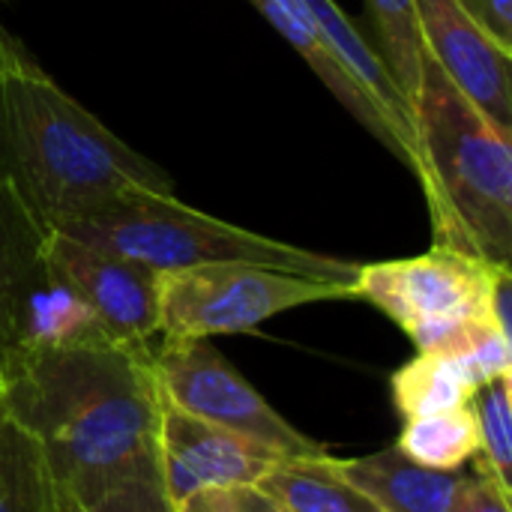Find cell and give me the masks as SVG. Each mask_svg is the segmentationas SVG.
<instances>
[{"label": "cell", "instance_id": "1", "mask_svg": "<svg viewBox=\"0 0 512 512\" xmlns=\"http://www.w3.org/2000/svg\"><path fill=\"white\" fill-rule=\"evenodd\" d=\"M3 402L42 447L63 512L159 477L153 351L111 339L27 348L9 366Z\"/></svg>", "mask_w": 512, "mask_h": 512}, {"label": "cell", "instance_id": "2", "mask_svg": "<svg viewBox=\"0 0 512 512\" xmlns=\"http://www.w3.org/2000/svg\"><path fill=\"white\" fill-rule=\"evenodd\" d=\"M0 129L12 162L6 180L42 228L87 216L132 189H174L156 162L117 138L36 63L0 81Z\"/></svg>", "mask_w": 512, "mask_h": 512}, {"label": "cell", "instance_id": "3", "mask_svg": "<svg viewBox=\"0 0 512 512\" xmlns=\"http://www.w3.org/2000/svg\"><path fill=\"white\" fill-rule=\"evenodd\" d=\"M411 120L435 246L512 270V126L480 111L429 54Z\"/></svg>", "mask_w": 512, "mask_h": 512}, {"label": "cell", "instance_id": "4", "mask_svg": "<svg viewBox=\"0 0 512 512\" xmlns=\"http://www.w3.org/2000/svg\"><path fill=\"white\" fill-rule=\"evenodd\" d=\"M54 231L87 243L93 249L138 261L156 273L186 270L198 264H258L318 282H333L351 288L360 273L357 261L333 258L324 252L300 249L210 213H201L171 192L132 189L123 192L87 216L54 225Z\"/></svg>", "mask_w": 512, "mask_h": 512}, {"label": "cell", "instance_id": "5", "mask_svg": "<svg viewBox=\"0 0 512 512\" xmlns=\"http://www.w3.org/2000/svg\"><path fill=\"white\" fill-rule=\"evenodd\" d=\"M512 270L432 246L417 258L360 264L354 297L381 309L417 354L471 357L492 336H510Z\"/></svg>", "mask_w": 512, "mask_h": 512}, {"label": "cell", "instance_id": "6", "mask_svg": "<svg viewBox=\"0 0 512 512\" xmlns=\"http://www.w3.org/2000/svg\"><path fill=\"white\" fill-rule=\"evenodd\" d=\"M351 288L258 264H198L159 273V342L246 333L297 306L345 300Z\"/></svg>", "mask_w": 512, "mask_h": 512}, {"label": "cell", "instance_id": "7", "mask_svg": "<svg viewBox=\"0 0 512 512\" xmlns=\"http://www.w3.org/2000/svg\"><path fill=\"white\" fill-rule=\"evenodd\" d=\"M153 378L168 405L267 444L285 459L324 456L327 450L291 426L273 405L213 348L210 339L156 342Z\"/></svg>", "mask_w": 512, "mask_h": 512}, {"label": "cell", "instance_id": "8", "mask_svg": "<svg viewBox=\"0 0 512 512\" xmlns=\"http://www.w3.org/2000/svg\"><path fill=\"white\" fill-rule=\"evenodd\" d=\"M45 273L96 318L102 333L135 351L159 342V273L45 228L39 243Z\"/></svg>", "mask_w": 512, "mask_h": 512}, {"label": "cell", "instance_id": "9", "mask_svg": "<svg viewBox=\"0 0 512 512\" xmlns=\"http://www.w3.org/2000/svg\"><path fill=\"white\" fill-rule=\"evenodd\" d=\"M279 459L285 456L267 444L192 417L165 399L159 405V477L174 507L204 489L258 486Z\"/></svg>", "mask_w": 512, "mask_h": 512}, {"label": "cell", "instance_id": "10", "mask_svg": "<svg viewBox=\"0 0 512 512\" xmlns=\"http://www.w3.org/2000/svg\"><path fill=\"white\" fill-rule=\"evenodd\" d=\"M426 54L489 117L512 126L510 45L465 0H414Z\"/></svg>", "mask_w": 512, "mask_h": 512}, {"label": "cell", "instance_id": "11", "mask_svg": "<svg viewBox=\"0 0 512 512\" xmlns=\"http://www.w3.org/2000/svg\"><path fill=\"white\" fill-rule=\"evenodd\" d=\"M45 228L21 195L0 177V390L21 348V321L30 294L45 282L39 255Z\"/></svg>", "mask_w": 512, "mask_h": 512}, {"label": "cell", "instance_id": "12", "mask_svg": "<svg viewBox=\"0 0 512 512\" xmlns=\"http://www.w3.org/2000/svg\"><path fill=\"white\" fill-rule=\"evenodd\" d=\"M249 3L288 39V45L312 66V72L345 105V111L360 126H366L387 150H393V156L399 162H405V153H402L396 135L390 132V126L384 123V117L378 114V108L369 102V96L363 93V87L354 81V75L339 63V57L333 54V48L321 36V30H318L312 12L306 9V3L303 0H249Z\"/></svg>", "mask_w": 512, "mask_h": 512}, {"label": "cell", "instance_id": "13", "mask_svg": "<svg viewBox=\"0 0 512 512\" xmlns=\"http://www.w3.org/2000/svg\"><path fill=\"white\" fill-rule=\"evenodd\" d=\"M342 474L384 512H450L465 471H432L411 462L396 444L339 462Z\"/></svg>", "mask_w": 512, "mask_h": 512}, {"label": "cell", "instance_id": "14", "mask_svg": "<svg viewBox=\"0 0 512 512\" xmlns=\"http://www.w3.org/2000/svg\"><path fill=\"white\" fill-rule=\"evenodd\" d=\"M258 489L288 512H384L342 474L339 462L327 453L279 459Z\"/></svg>", "mask_w": 512, "mask_h": 512}, {"label": "cell", "instance_id": "15", "mask_svg": "<svg viewBox=\"0 0 512 512\" xmlns=\"http://www.w3.org/2000/svg\"><path fill=\"white\" fill-rule=\"evenodd\" d=\"M0 512H63L36 438L9 414L0 393Z\"/></svg>", "mask_w": 512, "mask_h": 512}, {"label": "cell", "instance_id": "16", "mask_svg": "<svg viewBox=\"0 0 512 512\" xmlns=\"http://www.w3.org/2000/svg\"><path fill=\"white\" fill-rule=\"evenodd\" d=\"M396 447L423 468L465 471V465H471L480 453V432L471 402L441 414L405 420Z\"/></svg>", "mask_w": 512, "mask_h": 512}, {"label": "cell", "instance_id": "17", "mask_svg": "<svg viewBox=\"0 0 512 512\" xmlns=\"http://www.w3.org/2000/svg\"><path fill=\"white\" fill-rule=\"evenodd\" d=\"M390 390L396 411L405 420H417L468 405L477 387L456 360L438 354H417L411 363L393 372Z\"/></svg>", "mask_w": 512, "mask_h": 512}, {"label": "cell", "instance_id": "18", "mask_svg": "<svg viewBox=\"0 0 512 512\" xmlns=\"http://www.w3.org/2000/svg\"><path fill=\"white\" fill-rule=\"evenodd\" d=\"M366 6L372 15V27L378 33V42H381L378 54L411 105L420 87L423 54H426L414 0H366Z\"/></svg>", "mask_w": 512, "mask_h": 512}, {"label": "cell", "instance_id": "19", "mask_svg": "<svg viewBox=\"0 0 512 512\" xmlns=\"http://www.w3.org/2000/svg\"><path fill=\"white\" fill-rule=\"evenodd\" d=\"M471 408L480 432L474 468L512 495V372L480 384L471 393Z\"/></svg>", "mask_w": 512, "mask_h": 512}, {"label": "cell", "instance_id": "20", "mask_svg": "<svg viewBox=\"0 0 512 512\" xmlns=\"http://www.w3.org/2000/svg\"><path fill=\"white\" fill-rule=\"evenodd\" d=\"M69 512H177V507L165 495L162 477H141L111 489L87 507H75Z\"/></svg>", "mask_w": 512, "mask_h": 512}, {"label": "cell", "instance_id": "21", "mask_svg": "<svg viewBox=\"0 0 512 512\" xmlns=\"http://www.w3.org/2000/svg\"><path fill=\"white\" fill-rule=\"evenodd\" d=\"M510 492H504L492 477L471 468L465 471L450 512H512Z\"/></svg>", "mask_w": 512, "mask_h": 512}, {"label": "cell", "instance_id": "22", "mask_svg": "<svg viewBox=\"0 0 512 512\" xmlns=\"http://www.w3.org/2000/svg\"><path fill=\"white\" fill-rule=\"evenodd\" d=\"M177 512H240L231 489H204L177 504Z\"/></svg>", "mask_w": 512, "mask_h": 512}, {"label": "cell", "instance_id": "23", "mask_svg": "<svg viewBox=\"0 0 512 512\" xmlns=\"http://www.w3.org/2000/svg\"><path fill=\"white\" fill-rule=\"evenodd\" d=\"M477 15L504 45L512 48V0H480Z\"/></svg>", "mask_w": 512, "mask_h": 512}, {"label": "cell", "instance_id": "24", "mask_svg": "<svg viewBox=\"0 0 512 512\" xmlns=\"http://www.w3.org/2000/svg\"><path fill=\"white\" fill-rule=\"evenodd\" d=\"M27 63H33V57L21 48V42L3 27V21H0V81L6 78V75H12L15 69H21V66H27Z\"/></svg>", "mask_w": 512, "mask_h": 512}, {"label": "cell", "instance_id": "25", "mask_svg": "<svg viewBox=\"0 0 512 512\" xmlns=\"http://www.w3.org/2000/svg\"><path fill=\"white\" fill-rule=\"evenodd\" d=\"M237 507L240 512H288L282 504H276L270 495H264L258 486H246V489H237Z\"/></svg>", "mask_w": 512, "mask_h": 512}, {"label": "cell", "instance_id": "26", "mask_svg": "<svg viewBox=\"0 0 512 512\" xmlns=\"http://www.w3.org/2000/svg\"><path fill=\"white\" fill-rule=\"evenodd\" d=\"M0 393H3V390H0Z\"/></svg>", "mask_w": 512, "mask_h": 512}]
</instances>
